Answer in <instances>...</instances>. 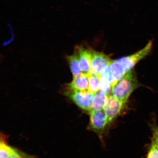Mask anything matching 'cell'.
<instances>
[{
	"label": "cell",
	"instance_id": "cell-1",
	"mask_svg": "<svg viewBox=\"0 0 158 158\" xmlns=\"http://www.w3.org/2000/svg\"><path fill=\"white\" fill-rule=\"evenodd\" d=\"M139 86L134 69L112 86L111 95L126 103L134 90Z\"/></svg>",
	"mask_w": 158,
	"mask_h": 158
},
{
	"label": "cell",
	"instance_id": "cell-2",
	"mask_svg": "<svg viewBox=\"0 0 158 158\" xmlns=\"http://www.w3.org/2000/svg\"><path fill=\"white\" fill-rule=\"evenodd\" d=\"M153 41L150 40L143 49L129 56L122 57L115 60L126 74L133 69L142 59L149 55L152 48Z\"/></svg>",
	"mask_w": 158,
	"mask_h": 158
},
{
	"label": "cell",
	"instance_id": "cell-3",
	"mask_svg": "<svg viewBox=\"0 0 158 158\" xmlns=\"http://www.w3.org/2000/svg\"><path fill=\"white\" fill-rule=\"evenodd\" d=\"M90 70V74L100 76L105 69L111 64L113 60L108 55L103 52L91 49Z\"/></svg>",
	"mask_w": 158,
	"mask_h": 158
},
{
	"label": "cell",
	"instance_id": "cell-4",
	"mask_svg": "<svg viewBox=\"0 0 158 158\" xmlns=\"http://www.w3.org/2000/svg\"><path fill=\"white\" fill-rule=\"evenodd\" d=\"M66 94L79 107L86 111L90 112L94 94L88 90L82 91L69 90Z\"/></svg>",
	"mask_w": 158,
	"mask_h": 158
},
{
	"label": "cell",
	"instance_id": "cell-5",
	"mask_svg": "<svg viewBox=\"0 0 158 158\" xmlns=\"http://www.w3.org/2000/svg\"><path fill=\"white\" fill-rule=\"evenodd\" d=\"M108 124L107 118L103 110L90 112V127L98 135H102Z\"/></svg>",
	"mask_w": 158,
	"mask_h": 158
},
{
	"label": "cell",
	"instance_id": "cell-6",
	"mask_svg": "<svg viewBox=\"0 0 158 158\" xmlns=\"http://www.w3.org/2000/svg\"><path fill=\"white\" fill-rule=\"evenodd\" d=\"M125 104L111 94L108 96L103 110L107 117L108 123L113 121L117 117Z\"/></svg>",
	"mask_w": 158,
	"mask_h": 158
},
{
	"label": "cell",
	"instance_id": "cell-7",
	"mask_svg": "<svg viewBox=\"0 0 158 158\" xmlns=\"http://www.w3.org/2000/svg\"><path fill=\"white\" fill-rule=\"evenodd\" d=\"M76 50L78 53L79 62L82 74L88 76L90 70L91 49L85 48L82 46H79L77 47Z\"/></svg>",
	"mask_w": 158,
	"mask_h": 158
},
{
	"label": "cell",
	"instance_id": "cell-8",
	"mask_svg": "<svg viewBox=\"0 0 158 158\" xmlns=\"http://www.w3.org/2000/svg\"><path fill=\"white\" fill-rule=\"evenodd\" d=\"M88 76L83 74L80 76L73 77L72 81L67 85L69 90L82 91L88 90Z\"/></svg>",
	"mask_w": 158,
	"mask_h": 158
},
{
	"label": "cell",
	"instance_id": "cell-9",
	"mask_svg": "<svg viewBox=\"0 0 158 158\" xmlns=\"http://www.w3.org/2000/svg\"><path fill=\"white\" fill-rule=\"evenodd\" d=\"M107 97L104 93L100 90L94 94L90 111L103 110L107 100Z\"/></svg>",
	"mask_w": 158,
	"mask_h": 158
},
{
	"label": "cell",
	"instance_id": "cell-10",
	"mask_svg": "<svg viewBox=\"0 0 158 158\" xmlns=\"http://www.w3.org/2000/svg\"><path fill=\"white\" fill-rule=\"evenodd\" d=\"M67 59L73 77L80 76L83 74L79 62L78 53L76 50L74 54L68 56Z\"/></svg>",
	"mask_w": 158,
	"mask_h": 158
},
{
	"label": "cell",
	"instance_id": "cell-11",
	"mask_svg": "<svg viewBox=\"0 0 158 158\" xmlns=\"http://www.w3.org/2000/svg\"><path fill=\"white\" fill-rule=\"evenodd\" d=\"M88 90L94 94L100 90V76L94 74H89L88 76Z\"/></svg>",
	"mask_w": 158,
	"mask_h": 158
},
{
	"label": "cell",
	"instance_id": "cell-12",
	"mask_svg": "<svg viewBox=\"0 0 158 158\" xmlns=\"http://www.w3.org/2000/svg\"><path fill=\"white\" fill-rule=\"evenodd\" d=\"M20 155L13 148L9 147L4 143H1L0 158H9L13 156Z\"/></svg>",
	"mask_w": 158,
	"mask_h": 158
},
{
	"label": "cell",
	"instance_id": "cell-13",
	"mask_svg": "<svg viewBox=\"0 0 158 158\" xmlns=\"http://www.w3.org/2000/svg\"><path fill=\"white\" fill-rule=\"evenodd\" d=\"M100 90L104 93L107 96L111 94L112 86L106 78L101 75L100 76Z\"/></svg>",
	"mask_w": 158,
	"mask_h": 158
},
{
	"label": "cell",
	"instance_id": "cell-14",
	"mask_svg": "<svg viewBox=\"0 0 158 158\" xmlns=\"http://www.w3.org/2000/svg\"><path fill=\"white\" fill-rule=\"evenodd\" d=\"M147 158H158V147L153 142L148 152Z\"/></svg>",
	"mask_w": 158,
	"mask_h": 158
},
{
	"label": "cell",
	"instance_id": "cell-15",
	"mask_svg": "<svg viewBox=\"0 0 158 158\" xmlns=\"http://www.w3.org/2000/svg\"><path fill=\"white\" fill-rule=\"evenodd\" d=\"M105 78H106L111 84L112 86L114 84V80L113 76H112L111 68L110 65L104 70L103 73L102 74Z\"/></svg>",
	"mask_w": 158,
	"mask_h": 158
},
{
	"label": "cell",
	"instance_id": "cell-16",
	"mask_svg": "<svg viewBox=\"0 0 158 158\" xmlns=\"http://www.w3.org/2000/svg\"><path fill=\"white\" fill-rule=\"evenodd\" d=\"M153 133V142L157 145L158 147V128L154 126L152 128Z\"/></svg>",
	"mask_w": 158,
	"mask_h": 158
},
{
	"label": "cell",
	"instance_id": "cell-17",
	"mask_svg": "<svg viewBox=\"0 0 158 158\" xmlns=\"http://www.w3.org/2000/svg\"><path fill=\"white\" fill-rule=\"evenodd\" d=\"M9 158H23L21 156V155L13 156Z\"/></svg>",
	"mask_w": 158,
	"mask_h": 158
}]
</instances>
